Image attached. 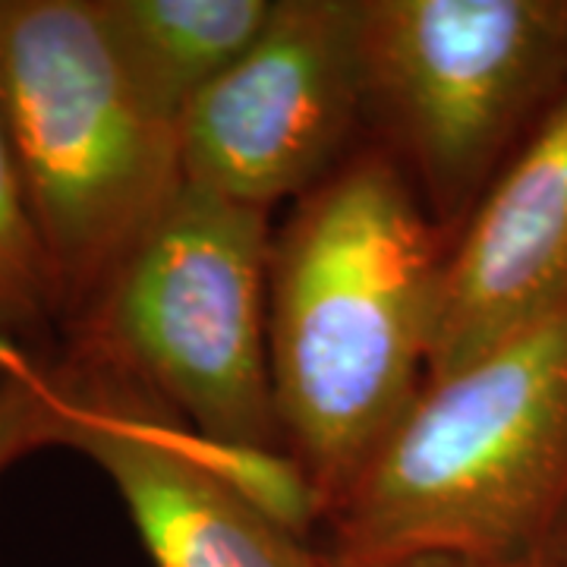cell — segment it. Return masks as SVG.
<instances>
[{"instance_id": "6da1fadb", "label": "cell", "mask_w": 567, "mask_h": 567, "mask_svg": "<svg viewBox=\"0 0 567 567\" xmlns=\"http://www.w3.org/2000/svg\"><path fill=\"white\" fill-rule=\"evenodd\" d=\"M447 237L363 140L275 227L268 363L284 451L322 520L420 398Z\"/></svg>"}, {"instance_id": "7a4b0ae2", "label": "cell", "mask_w": 567, "mask_h": 567, "mask_svg": "<svg viewBox=\"0 0 567 567\" xmlns=\"http://www.w3.org/2000/svg\"><path fill=\"white\" fill-rule=\"evenodd\" d=\"M567 514V309L425 382L324 514V551L536 567Z\"/></svg>"}, {"instance_id": "3957f363", "label": "cell", "mask_w": 567, "mask_h": 567, "mask_svg": "<svg viewBox=\"0 0 567 567\" xmlns=\"http://www.w3.org/2000/svg\"><path fill=\"white\" fill-rule=\"evenodd\" d=\"M0 130L66 331L181 193V123L95 0H0Z\"/></svg>"}, {"instance_id": "277c9868", "label": "cell", "mask_w": 567, "mask_h": 567, "mask_svg": "<svg viewBox=\"0 0 567 567\" xmlns=\"http://www.w3.org/2000/svg\"><path fill=\"white\" fill-rule=\"evenodd\" d=\"M271 218L183 183L63 331V357L140 385L205 445L287 454L268 363Z\"/></svg>"}, {"instance_id": "5b68a950", "label": "cell", "mask_w": 567, "mask_h": 567, "mask_svg": "<svg viewBox=\"0 0 567 567\" xmlns=\"http://www.w3.org/2000/svg\"><path fill=\"white\" fill-rule=\"evenodd\" d=\"M365 140L447 240L567 92V0H360Z\"/></svg>"}, {"instance_id": "8992f818", "label": "cell", "mask_w": 567, "mask_h": 567, "mask_svg": "<svg viewBox=\"0 0 567 567\" xmlns=\"http://www.w3.org/2000/svg\"><path fill=\"white\" fill-rule=\"evenodd\" d=\"M363 140L360 0H275L244 58L186 104L183 183L275 215Z\"/></svg>"}, {"instance_id": "52a82bcc", "label": "cell", "mask_w": 567, "mask_h": 567, "mask_svg": "<svg viewBox=\"0 0 567 567\" xmlns=\"http://www.w3.org/2000/svg\"><path fill=\"white\" fill-rule=\"evenodd\" d=\"M54 375L66 404L63 447L111 480L155 567H328L322 546L230 486L140 385L63 353Z\"/></svg>"}, {"instance_id": "ba28073f", "label": "cell", "mask_w": 567, "mask_h": 567, "mask_svg": "<svg viewBox=\"0 0 567 567\" xmlns=\"http://www.w3.org/2000/svg\"><path fill=\"white\" fill-rule=\"evenodd\" d=\"M567 309V92L447 240L425 382Z\"/></svg>"}, {"instance_id": "9c48e42d", "label": "cell", "mask_w": 567, "mask_h": 567, "mask_svg": "<svg viewBox=\"0 0 567 567\" xmlns=\"http://www.w3.org/2000/svg\"><path fill=\"white\" fill-rule=\"evenodd\" d=\"M140 89L181 123L186 104L244 58L275 0H95Z\"/></svg>"}, {"instance_id": "30bf717a", "label": "cell", "mask_w": 567, "mask_h": 567, "mask_svg": "<svg viewBox=\"0 0 567 567\" xmlns=\"http://www.w3.org/2000/svg\"><path fill=\"white\" fill-rule=\"evenodd\" d=\"M54 328L58 312L44 259L0 130V334L48 357L41 347Z\"/></svg>"}, {"instance_id": "8fae6325", "label": "cell", "mask_w": 567, "mask_h": 567, "mask_svg": "<svg viewBox=\"0 0 567 567\" xmlns=\"http://www.w3.org/2000/svg\"><path fill=\"white\" fill-rule=\"evenodd\" d=\"M66 404L54 363L41 375L0 379V480L44 447H63Z\"/></svg>"}, {"instance_id": "7c38bea8", "label": "cell", "mask_w": 567, "mask_h": 567, "mask_svg": "<svg viewBox=\"0 0 567 567\" xmlns=\"http://www.w3.org/2000/svg\"><path fill=\"white\" fill-rule=\"evenodd\" d=\"M324 558H328V567H507L480 561V558H464V555H445V551H413V555H388V558H338L324 551Z\"/></svg>"}, {"instance_id": "4fadbf2b", "label": "cell", "mask_w": 567, "mask_h": 567, "mask_svg": "<svg viewBox=\"0 0 567 567\" xmlns=\"http://www.w3.org/2000/svg\"><path fill=\"white\" fill-rule=\"evenodd\" d=\"M51 363H54V357H41L35 350H29V347L17 344V341L0 334V375L32 379V375H41Z\"/></svg>"}, {"instance_id": "5bb4252c", "label": "cell", "mask_w": 567, "mask_h": 567, "mask_svg": "<svg viewBox=\"0 0 567 567\" xmlns=\"http://www.w3.org/2000/svg\"><path fill=\"white\" fill-rule=\"evenodd\" d=\"M536 567H567V514L561 517L558 529L551 533V539H548L546 548H543Z\"/></svg>"}, {"instance_id": "9a60e30c", "label": "cell", "mask_w": 567, "mask_h": 567, "mask_svg": "<svg viewBox=\"0 0 567 567\" xmlns=\"http://www.w3.org/2000/svg\"><path fill=\"white\" fill-rule=\"evenodd\" d=\"M0 379H7V375H0Z\"/></svg>"}]
</instances>
